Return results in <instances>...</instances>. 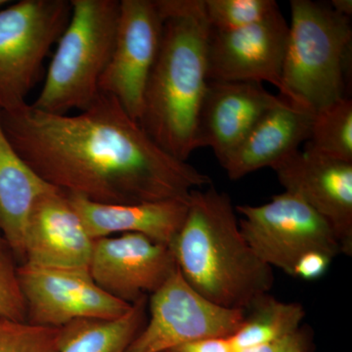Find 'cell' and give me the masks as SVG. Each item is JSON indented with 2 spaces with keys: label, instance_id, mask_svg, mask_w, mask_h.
Segmentation results:
<instances>
[{
  "label": "cell",
  "instance_id": "cell-1",
  "mask_svg": "<svg viewBox=\"0 0 352 352\" xmlns=\"http://www.w3.org/2000/svg\"><path fill=\"white\" fill-rule=\"evenodd\" d=\"M0 124L17 154L67 195L109 205L188 200L212 185L193 166L164 151L111 95L76 115H56L30 104L0 112Z\"/></svg>",
  "mask_w": 352,
  "mask_h": 352
},
{
  "label": "cell",
  "instance_id": "cell-19",
  "mask_svg": "<svg viewBox=\"0 0 352 352\" xmlns=\"http://www.w3.org/2000/svg\"><path fill=\"white\" fill-rule=\"evenodd\" d=\"M147 296L116 319H80L62 327L59 352H126L145 323Z\"/></svg>",
  "mask_w": 352,
  "mask_h": 352
},
{
  "label": "cell",
  "instance_id": "cell-17",
  "mask_svg": "<svg viewBox=\"0 0 352 352\" xmlns=\"http://www.w3.org/2000/svg\"><path fill=\"white\" fill-rule=\"evenodd\" d=\"M67 195V194H66ZM94 239L135 233L166 245L182 229L188 200H168L135 205H109L67 195Z\"/></svg>",
  "mask_w": 352,
  "mask_h": 352
},
{
  "label": "cell",
  "instance_id": "cell-20",
  "mask_svg": "<svg viewBox=\"0 0 352 352\" xmlns=\"http://www.w3.org/2000/svg\"><path fill=\"white\" fill-rule=\"evenodd\" d=\"M244 323L229 337L234 352L273 342L300 330L305 318L302 305L279 302L266 294L247 310Z\"/></svg>",
  "mask_w": 352,
  "mask_h": 352
},
{
  "label": "cell",
  "instance_id": "cell-26",
  "mask_svg": "<svg viewBox=\"0 0 352 352\" xmlns=\"http://www.w3.org/2000/svg\"><path fill=\"white\" fill-rule=\"evenodd\" d=\"M305 344V338L298 330L282 339L236 352H303Z\"/></svg>",
  "mask_w": 352,
  "mask_h": 352
},
{
  "label": "cell",
  "instance_id": "cell-22",
  "mask_svg": "<svg viewBox=\"0 0 352 352\" xmlns=\"http://www.w3.org/2000/svg\"><path fill=\"white\" fill-rule=\"evenodd\" d=\"M279 8L274 0H205V10L210 30L238 31L261 22Z\"/></svg>",
  "mask_w": 352,
  "mask_h": 352
},
{
  "label": "cell",
  "instance_id": "cell-28",
  "mask_svg": "<svg viewBox=\"0 0 352 352\" xmlns=\"http://www.w3.org/2000/svg\"><path fill=\"white\" fill-rule=\"evenodd\" d=\"M331 7L336 12L340 15L351 17L352 15V1L351 0H332L330 4Z\"/></svg>",
  "mask_w": 352,
  "mask_h": 352
},
{
  "label": "cell",
  "instance_id": "cell-16",
  "mask_svg": "<svg viewBox=\"0 0 352 352\" xmlns=\"http://www.w3.org/2000/svg\"><path fill=\"white\" fill-rule=\"evenodd\" d=\"M314 115L311 109L283 97L221 164L228 177L238 180L261 168H272L300 150L309 139Z\"/></svg>",
  "mask_w": 352,
  "mask_h": 352
},
{
  "label": "cell",
  "instance_id": "cell-3",
  "mask_svg": "<svg viewBox=\"0 0 352 352\" xmlns=\"http://www.w3.org/2000/svg\"><path fill=\"white\" fill-rule=\"evenodd\" d=\"M170 248L184 279L220 307L247 311L274 283L273 268L241 232L230 197L212 185L192 192L184 222Z\"/></svg>",
  "mask_w": 352,
  "mask_h": 352
},
{
  "label": "cell",
  "instance_id": "cell-10",
  "mask_svg": "<svg viewBox=\"0 0 352 352\" xmlns=\"http://www.w3.org/2000/svg\"><path fill=\"white\" fill-rule=\"evenodd\" d=\"M164 18L156 0H122L115 45L99 90L140 118L146 85L156 62Z\"/></svg>",
  "mask_w": 352,
  "mask_h": 352
},
{
  "label": "cell",
  "instance_id": "cell-30",
  "mask_svg": "<svg viewBox=\"0 0 352 352\" xmlns=\"http://www.w3.org/2000/svg\"><path fill=\"white\" fill-rule=\"evenodd\" d=\"M6 247H7L6 242H4L3 238H2L1 234H0V248L4 249Z\"/></svg>",
  "mask_w": 352,
  "mask_h": 352
},
{
  "label": "cell",
  "instance_id": "cell-21",
  "mask_svg": "<svg viewBox=\"0 0 352 352\" xmlns=\"http://www.w3.org/2000/svg\"><path fill=\"white\" fill-rule=\"evenodd\" d=\"M305 149L352 163V101L344 97L315 113Z\"/></svg>",
  "mask_w": 352,
  "mask_h": 352
},
{
  "label": "cell",
  "instance_id": "cell-5",
  "mask_svg": "<svg viewBox=\"0 0 352 352\" xmlns=\"http://www.w3.org/2000/svg\"><path fill=\"white\" fill-rule=\"evenodd\" d=\"M71 6L43 89L31 104L56 115L85 110L96 100L119 23V0H71Z\"/></svg>",
  "mask_w": 352,
  "mask_h": 352
},
{
  "label": "cell",
  "instance_id": "cell-2",
  "mask_svg": "<svg viewBox=\"0 0 352 352\" xmlns=\"http://www.w3.org/2000/svg\"><path fill=\"white\" fill-rule=\"evenodd\" d=\"M164 18L156 62L138 122L161 149L187 162L197 146V126L207 89L210 27L205 0H156Z\"/></svg>",
  "mask_w": 352,
  "mask_h": 352
},
{
  "label": "cell",
  "instance_id": "cell-27",
  "mask_svg": "<svg viewBox=\"0 0 352 352\" xmlns=\"http://www.w3.org/2000/svg\"><path fill=\"white\" fill-rule=\"evenodd\" d=\"M168 352H234V349L229 337H220L193 340Z\"/></svg>",
  "mask_w": 352,
  "mask_h": 352
},
{
  "label": "cell",
  "instance_id": "cell-14",
  "mask_svg": "<svg viewBox=\"0 0 352 352\" xmlns=\"http://www.w3.org/2000/svg\"><path fill=\"white\" fill-rule=\"evenodd\" d=\"M283 97L261 83L208 80L197 126V146L210 147L222 164L252 127Z\"/></svg>",
  "mask_w": 352,
  "mask_h": 352
},
{
  "label": "cell",
  "instance_id": "cell-23",
  "mask_svg": "<svg viewBox=\"0 0 352 352\" xmlns=\"http://www.w3.org/2000/svg\"><path fill=\"white\" fill-rule=\"evenodd\" d=\"M62 328L0 316V352H59Z\"/></svg>",
  "mask_w": 352,
  "mask_h": 352
},
{
  "label": "cell",
  "instance_id": "cell-7",
  "mask_svg": "<svg viewBox=\"0 0 352 352\" xmlns=\"http://www.w3.org/2000/svg\"><path fill=\"white\" fill-rule=\"evenodd\" d=\"M241 232L263 263L294 276L305 254L318 252L332 259L342 254L330 223L302 199L284 191L261 206H238Z\"/></svg>",
  "mask_w": 352,
  "mask_h": 352
},
{
  "label": "cell",
  "instance_id": "cell-6",
  "mask_svg": "<svg viewBox=\"0 0 352 352\" xmlns=\"http://www.w3.org/2000/svg\"><path fill=\"white\" fill-rule=\"evenodd\" d=\"M71 13L68 0H22L0 10V112L27 104Z\"/></svg>",
  "mask_w": 352,
  "mask_h": 352
},
{
  "label": "cell",
  "instance_id": "cell-15",
  "mask_svg": "<svg viewBox=\"0 0 352 352\" xmlns=\"http://www.w3.org/2000/svg\"><path fill=\"white\" fill-rule=\"evenodd\" d=\"M94 241L68 197L56 189L41 196L32 208L22 264L88 270Z\"/></svg>",
  "mask_w": 352,
  "mask_h": 352
},
{
  "label": "cell",
  "instance_id": "cell-12",
  "mask_svg": "<svg viewBox=\"0 0 352 352\" xmlns=\"http://www.w3.org/2000/svg\"><path fill=\"white\" fill-rule=\"evenodd\" d=\"M176 267L168 245L127 233L95 239L88 271L106 293L132 305L157 291Z\"/></svg>",
  "mask_w": 352,
  "mask_h": 352
},
{
  "label": "cell",
  "instance_id": "cell-4",
  "mask_svg": "<svg viewBox=\"0 0 352 352\" xmlns=\"http://www.w3.org/2000/svg\"><path fill=\"white\" fill-rule=\"evenodd\" d=\"M282 82L285 98L317 113L344 98L351 18L330 4L292 0Z\"/></svg>",
  "mask_w": 352,
  "mask_h": 352
},
{
  "label": "cell",
  "instance_id": "cell-13",
  "mask_svg": "<svg viewBox=\"0 0 352 352\" xmlns=\"http://www.w3.org/2000/svg\"><path fill=\"white\" fill-rule=\"evenodd\" d=\"M285 191L302 199L332 226L342 254L352 256V163L298 150L273 166Z\"/></svg>",
  "mask_w": 352,
  "mask_h": 352
},
{
  "label": "cell",
  "instance_id": "cell-29",
  "mask_svg": "<svg viewBox=\"0 0 352 352\" xmlns=\"http://www.w3.org/2000/svg\"><path fill=\"white\" fill-rule=\"evenodd\" d=\"M8 0H0V10H2V9H3V7L8 6Z\"/></svg>",
  "mask_w": 352,
  "mask_h": 352
},
{
  "label": "cell",
  "instance_id": "cell-25",
  "mask_svg": "<svg viewBox=\"0 0 352 352\" xmlns=\"http://www.w3.org/2000/svg\"><path fill=\"white\" fill-rule=\"evenodd\" d=\"M332 261L322 252H308L296 263L294 276L305 280L318 279L325 274Z\"/></svg>",
  "mask_w": 352,
  "mask_h": 352
},
{
  "label": "cell",
  "instance_id": "cell-18",
  "mask_svg": "<svg viewBox=\"0 0 352 352\" xmlns=\"http://www.w3.org/2000/svg\"><path fill=\"white\" fill-rule=\"evenodd\" d=\"M56 189L25 164L7 140L0 124V234L22 263L32 208L41 196Z\"/></svg>",
  "mask_w": 352,
  "mask_h": 352
},
{
  "label": "cell",
  "instance_id": "cell-24",
  "mask_svg": "<svg viewBox=\"0 0 352 352\" xmlns=\"http://www.w3.org/2000/svg\"><path fill=\"white\" fill-rule=\"evenodd\" d=\"M17 268L4 249L0 248V316L27 321V307L21 291Z\"/></svg>",
  "mask_w": 352,
  "mask_h": 352
},
{
  "label": "cell",
  "instance_id": "cell-9",
  "mask_svg": "<svg viewBox=\"0 0 352 352\" xmlns=\"http://www.w3.org/2000/svg\"><path fill=\"white\" fill-rule=\"evenodd\" d=\"M17 274L27 321L34 325L62 328L80 319L119 318L132 305L106 293L85 268L21 264Z\"/></svg>",
  "mask_w": 352,
  "mask_h": 352
},
{
  "label": "cell",
  "instance_id": "cell-11",
  "mask_svg": "<svg viewBox=\"0 0 352 352\" xmlns=\"http://www.w3.org/2000/svg\"><path fill=\"white\" fill-rule=\"evenodd\" d=\"M288 34L289 24L280 8L238 31L210 30L208 80L270 82L284 96L282 72Z\"/></svg>",
  "mask_w": 352,
  "mask_h": 352
},
{
  "label": "cell",
  "instance_id": "cell-8",
  "mask_svg": "<svg viewBox=\"0 0 352 352\" xmlns=\"http://www.w3.org/2000/svg\"><path fill=\"white\" fill-rule=\"evenodd\" d=\"M150 317L126 352H168L193 340L231 337L247 311L220 307L200 295L178 267L149 300Z\"/></svg>",
  "mask_w": 352,
  "mask_h": 352
}]
</instances>
